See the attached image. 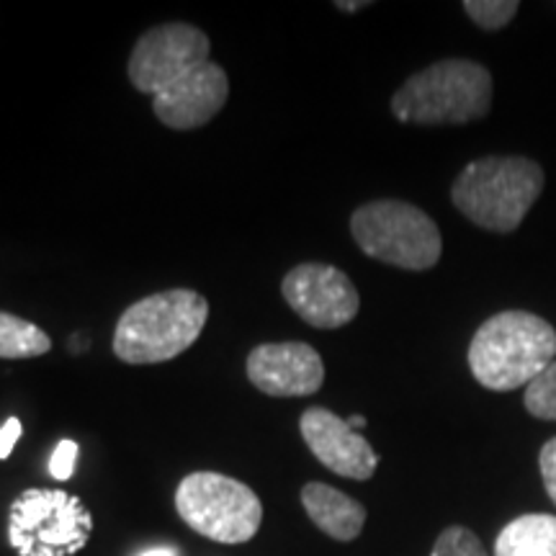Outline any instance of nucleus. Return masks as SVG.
I'll list each match as a JSON object with an SVG mask.
<instances>
[{"mask_svg": "<svg viewBox=\"0 0 556 556\" xmlns=\"http://www.w3.org/2000/svg\"><path fill=\"white\" fill-rule=\"evenodd\" d=\"M212 41L191 24H163L137 39L129 83L152 96V111L165 127H204L229 99L227 73L212 62Z\"/></svg>", "mask_w": 556, "mask_h": 556, "instance_id": "f257e3e1", "label": "nucleus"}, {"mask_svg": "<svg viewBox=\"0 0 556 556\" xmlns=\"http://www.w3.org/2000/svg\"><path fill=\"white\" fill-rule=\"evenodd\" d=\"M556 361V330L531 312H500L479 325L469 345V368L492 392L528 387Z\"/></svg>", "mask_w": 556, "mask_h": 556, "instance_id": "f03ea898", "label": "nucleus"}, {"mask_svg": "<svg viewBox=\"0 0 556 556\" xmlns=\"http://www.w3.org/2000/svg\"><path fill=\"white\" fill-rule=\"evenodd\" d=\"M206 317L208 302L191 289H170L139 299L116 323V358L129 366L173 361L197 343Z\"/></svg>", "mask_w": 556, "mask_h": 556, "instance_id": "7ed1b4c3", "label": "nucleus"}, {"mask_svg": "<svg viewBox=\"0 0 556 556\" xmlns=\"http://www.w3.org/2000/svg\"><path fill=\"white\" fill-rule=\"evenodd\" d=\"M544 191V170L528 157H482L458 173L451 201L477 227L507 235Z\"/></svg>", "mask_w": 556, "mask_h": 556, "instance_id": "20e7f679", "label": "nucleus"}, {"mask_svg": "<svg viewBox=\"0 0 556 556\" xmlns=\"http://www.w3.org/2000/svg\"><path fill=\"white\" fill-rule=\"evenodd\" d=\"M492 106L490 70L471 60H441L415 73L392 99L402 124H469Z\"/></svg>", "mask_w": 556, "mask_h": 556, "instance_id": "39448f33", "label": "nucleus"}, {"mask_svg": "<svg viewBox=\"0 0 556 556\" xmlns=\"http://www.w3.org/2000/svg\"><path fill=\"white\" fill-rule=\"evenodd\" d=\"M356 245L368 258L405 270H428L441 261V229L422 208L381 199L358 206L351 217Z\"/></svg>", "mask_w": 556, "mask_h": 556, "instance_id": "423d86ee", "label": "nucleus"}, {"mask_svg": "<svg viewBox=\"0 0 556 556\" xmlns=\"http://www.w3.org/2000/svg\"><path fill=\"white\" fill-rule=\"evenodd\" d=\"M93 533V516L80 497L31 486L9 510V544L18 556H75Z\"/></svg>", "mask_w": 556, "mask_h": 556, "instance_id": "0eeeda50", "label": "nucleus"}, {"mask_svg": "<svg viewBox=\"0 0 556 556\" xmlns=\"http://www.w3.org/2000/svg\"><path fill=\"white\" fill-rule=\"evenodd\" d=\"M176 510L191 531L217 544H245L263 523L261 497L219 471L186 477L176 490Z\"/></svg>", "mask_w": 556, "mask_h": 556, "instance_id": "6e6552de", "label": "nucleus"}, {"mask_svg": "<svg viewBox=\"0 0 556 556\" xmlns=\"http://www.w3.org/2000/svg\"><path fill=\"white\" fill-rule=\"evenodd\" d=\"M283 299L304 323L319 330H336L351 323L361 309L358 289L343 270L328 263H302L281 281Z\"/></svg>", "mask_w": 556, "mask_h": 556, "instance_id": "1a4fd4ad", "label": "nucleus"}, {"mask_svg": "<svg viewBox=\"0 0 556 556\" xmlns=\"http://www.w3.org/2000/svg\"><path fill=\"white\" fill-rule=\"evenodd\" d=\"M245 368L250 384L270 397H309L325 384L323 356L307 343H263Z\"/></svg>", "mask_w": 556, "mask_h": 556, "instance_id": "9d476101", "label": "nucleus"}, {"mask_svg": "<svg viewBox=\"0 0 556 556\" xmlns=\"http://www.w3.org/2000/svg\"><path fill=\"white\" fill-rule=\"evenodd\" d=\"M299 430L317 462L338 477L366 482L379 467V456L371 443L330 409L309 407L299 420Z\"/></svg>", "mask_w": 556, "mask_h": 556, "instance_id": "9b49d317", "label": "nucleus"}, {"mask_svg": "<svg viewBox=\"0 0 556 556\" xmlns=\"http://www.w3.org/2000/svg\"><path fill=\"white\" fill-rule=\"evenodd\" d=\"M302 505L312 518V523L336 541L358 539L366 526V507L330 484H304Z\"/></svg>", "mask_w": 556, "mask_h": 556, "instance_id": "f8f14e48", "label": "nucleus"}, {"mask_svg": "<svg viewBox=\"0 0 556 556\" xmlns=\"http://www.w3.org/2000/svg\"><path fill=\"white\" fill-rule=\"evenodd\" d=\"M495 556H556V516L528 513L510 520L495 541Z\"/></svg>", "mask_w": 556, "mask_h": 556, "instance_id": "ddd939ff", "label": "nucleus"}, {"mask_svg": "<svg viewBox=\"0 0 556 556\" xmlns=\"http://www.w3.org/2000/svg\"><path fill=\"white\" fill-rule=\"evenodd\" d=\"M52 348V340L45 330L21 319L9 312H0V358L18 361V358H34L45 356Z\"/></svg>", "mask_w": 556, "mask_h": 556, "instance_id": "4468645a", "label": "nucleus"}, {"mask_svg": "<svg viewBox=\"0 0 556 556\" xmlns=\"http://www.w3.org/2000/svg\"><path fill=\"white\" fill-rule=\"evenodd\" d=\"M526 409L539 420H556V361L526 387Z\"/></svg>", "mask_w": 556, "mask_h": 556, "instance_id": "2eb2a0df", "label": "nucleus"}, {"mask_svg": "<svg viewBox=\"0 0 556 556\" xmlns=\"http://www.w3.org/2000/svg\"><path fill=\"white\" fill-rule=\"evenodd\" d=\"M520 5L516 0H467L464 11L475 21L479 29L484 31H500L516 18Z\"/></svg>", "mask_w": 556, "mask_h": 556, "instance_id": "dca6fc26", "label": "nucleus"}, {"mask_svg": "<svg viewBox=\"0 0 556 556\" xmlns=\"http://www.w3.org/2000/svg\"><path fill=\"white\" fill-rule=\"evenodd\" d=\"M430 556H490L475 531L464 526H448L441 536L435 539V546Z\"/></svg>", "mask_w": 556, "mask_h": 556, "instance_id": "f3484780", "label": "nucleus"}, {"mask_svg": "<svg viewBox=\"0 0 556 556\" xmlns=\"http://www.w3.org/2000/svg\"><path fill=\"white\" fill-rule=\"evenodd\" d=\"M78 443L75 441H60L58 448H54V454L50 458V475L54 479H60V482H67L70 477L75 475V464H78Z\"/></svg>", "mask_w": 556, "mask_h": 556, "instance_id": "a211bd4d", "label": "nucleus"}, {"mask_svg": "<svg viewBox=\"0 0 556 556\" xmlns=\"http://www.w3.org/2000/svg\"><path fill=\"white\" fill-rule=\"evenodd\" d=\"M539 467H541V479H544L546 495L552 497V503L556 505V438L544 443L539 454Z\"/></svg>", "mask_w": 556, "mask_h": 556, "instance_id": "6ab92c4d", "label": "nucleus"}, {"mask_svg": "<svg viewBox=\"0 0 556 556\" xmlns=\"http://www.w3.org/2000/svg\"><path fill=\"white\" fill-rule=\"evenodd\" d=\"M21 433H24V426H21L18 417H9V420L0 426V458H9L13 454Z\"/></svg>", "mask_w": 556, "mask_h": 556, "instance_id": "aec40b11", "label": "nucleus"}, {"mask_svg": "<svg viewBox=\"0 0 556 556\" xmlns=\"http://www.w3.org/2000/svg\"><path fill=\"white\" fill-rule=\"evenodd\" d=\"M139 556H178V552L170 546H155V548H148V552H142Z\"/></svg>", "mask_w": 556, "mask_h": 556, "instance_id": "412c9836", "label": "nucleus"}, {"mask_svg": "<svg viewBox=\"0 0 556 556\" xmlns=\"http://www.w3.org/2000/svg\"><path fill=\"white\" fill-rule=\"evenodd\" d=\"M340 11H348V13H356L358 9H366V0H358V3H343V0H340V3H336Z\"/></svg>", "mask_w": 556, "mask_h": 556, "instance_id": "4be33fe9", "label": "nucleus"}, {"mask_svg": "<svg viewBox=\"0 0 556 556\" xmlns=\"http://www.w3.org/2000/svg\"><path fill=\"white\" fill-rule=\"evenodd\" d=\"M348 426H351V428L356 430V433H358L361 428H366V417H364V415H353V417H348Z\"/></svg>", "mask_w": 556, "mask_h": 556, "instance_id": "5701e85b", "label": "nucleus"}]
</instances>
